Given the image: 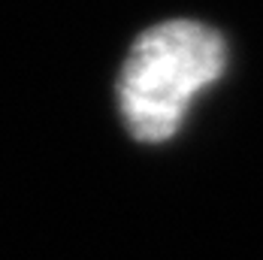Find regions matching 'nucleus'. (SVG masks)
<instances>
[{
	"label": "nucleus",
	"instance_id": "1",
	"mask_svg": "<svg viewBox=\"0 0 263 260\" xmlns=\"http://www.w3.org/2000/svg\"><path fill=\"white\" fill-rule=\"evenodd\" d=\"M227 70V43L215 27L170 18L133 40L115 79V103L136 142L158 145L176 136L197 94Z\"/></svg>",
	"mask_w": 263,
	"mask_h": 260
}]
</instances>
